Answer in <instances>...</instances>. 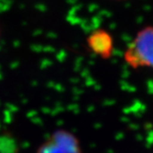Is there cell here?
<instances>
[{
	"mask_svg": "<svg viewBox=\"0 0 153 153\" xmlns=\"http://www.w3.org/2000/svg\"><path fill=\"white\" fill-rule=\"evenodd\" d=\"M124 60L134 69H153V26L139 30L124 53Z\"/></svg>",
	"mask_w": 153,
	"mask_h": 153,
	"instance_id": "cell-1",
	"label": "cell"
},
{
	"mask_svg": "<svg viewBox=\"0 0 153 153\" xmlns=\"http://www.w3.org/2000/svg\"><path fill=\"white\" fill-rule=\"evenodd\" d=\"M89 50L102 59H109L114 50V39L105 29H96L87 38Z\"/></svg>",
	"mask_w": 153,
	"mask_h": 153,
	"instance_id": "cell-3",
	"label": "cell"
},
{
	"mask_svg": "<svg viewBox=\"0 0 153 153\" xmlns=\"http://www.w3.org/2000/svg\"><path fill=\"white\" fill-rule=\"evenodd\" d=\"M114 1H124V0H114Z\"/></svg>",
	"mask_w": 153,
	"mask_h": 153,
	"instance_id": "cell-4",
	"label": "cell"
},
{
	"mask_svg": "<svg viewBox=\"0 0 153 153\" xmlns=\"http://www.w3.org/2000/svg\"><path fill=\"white\" fill-rule=\"evenodd\" d=\"M37 153H82L80 142L74 133L57 129L42 142Z\"/></svg>",
	"mask_w": 153,
	"mask_h": 153,
	"instance_id": "cell-2",
	"label": "cell"
}]
</instances>
